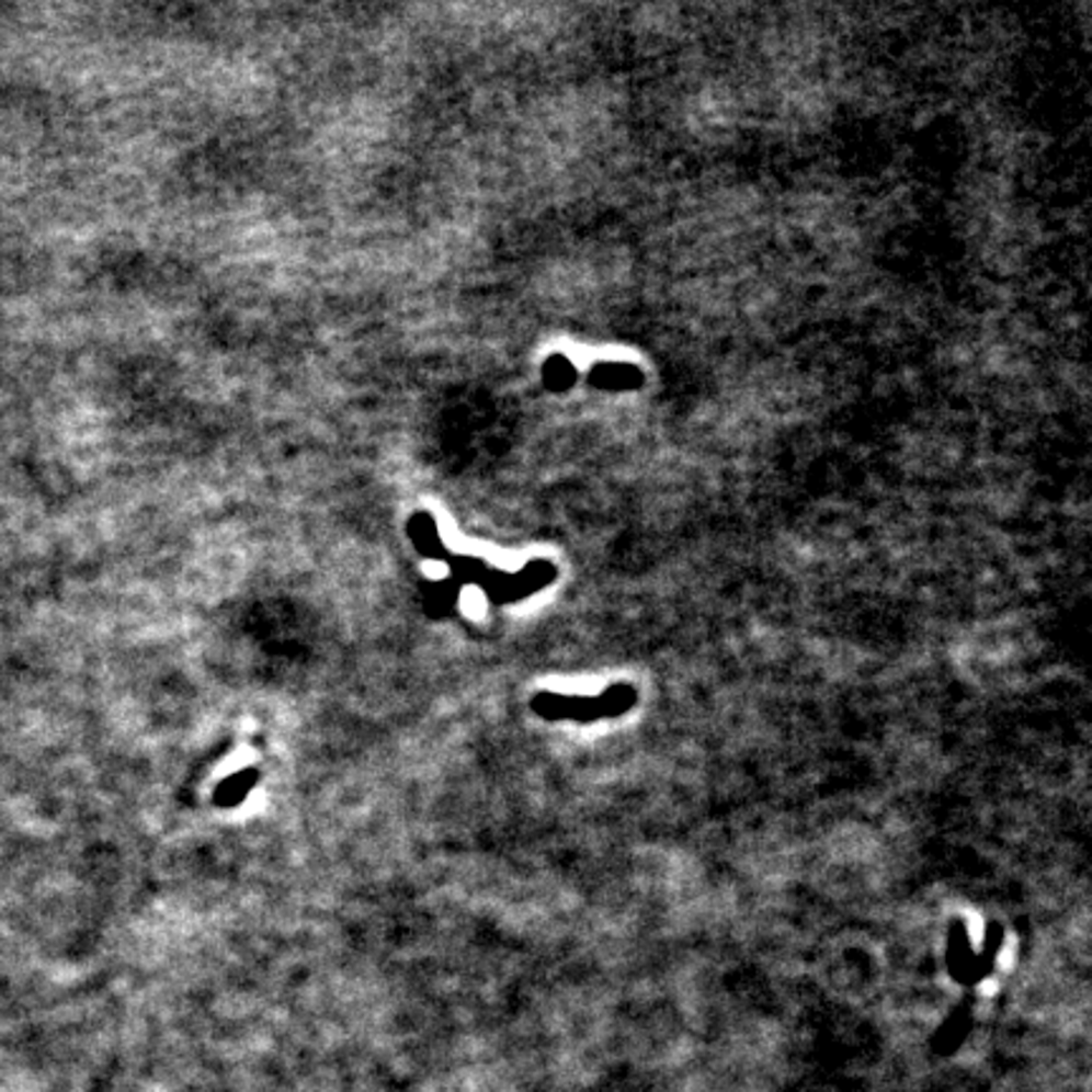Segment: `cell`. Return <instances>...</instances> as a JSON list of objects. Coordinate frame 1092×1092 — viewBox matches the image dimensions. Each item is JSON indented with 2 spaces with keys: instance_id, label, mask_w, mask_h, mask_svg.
Wrapping results in <instances>:
<instances>
[{
  "instance_id": "3957f363",
  "label": "cell",
  "mask_w": 1092,
  "mask_h": 1092,
  "mask_svg": "<svg viewBox=\"0 0 1092 1092\" xmlns=\"http://www.w3.org/2000/svg\"><path fill=\"white\" fill-rule=\"evenodd\" d=\"M590 383L598 390H610V393H625V390H637L642 385V369L637 364L630 362H598L590 369Z\"/></svg>"
},
{
  "instance_id": "8992f818",
  "label": "cell",
  "mask_w": 1092,
  "mask_h": 1092,
  "mask_svg": "<svg viewBox=\"0 0 1092 1092\" xmlns=\"http://www.w3.org/2000/svg\"><path fill=\"white\" fill-rule=\"evenodd\" d=\"M542 379L546 385V390L551 393H567L572 390L577 383V367L575 362L567 357V354H551L542 364Z\"/></svg>"
},
{
  "instance_id": "5b68a950",
  "label": "cell",
  "mask_w": 1092,
  "mask_h": 1092,
  "mask_svg": "<svg viewBox=\"0 0 1092 1092\" xmlns=\"http://www.w3.org/2000/svg\"><path fill=\"white\" fill-rule=\"evenodd\" d=\"M460 592H463V587L451 577L437 579V582H430L423 592L425 612L430 617H437V619L448 617L451 612L455 610V605H458Z\"/></svg>"
},
{
  "instance_id": "6da1fadb",
  "label": "cell",
  "mask_w": 1092,
  "mask_h": 1092,
  "mask_svg": "<svg viewBox=\"0 0 1092 1092\" xmlns=\"http://www.w3.org/2000/svg\"><path fill=\"white\" fill-rule=\"evenodd\" d=\"M557 577V567L546 559H534L532 565H526L519 572H501V569L488 567V572L484 577V582L478 584L484 590V594L493 605H511V602H521L526 598H532L534 592H539L542 587H546L551 579Z\"/></svg>"
},
{
  "instance_id": "52a82bcc",
  "label": "cell",
  "mask_w": 1092,
  "mask_h": 1092,
  "mask_svg": "<svg viewBox=\"0 0 1092 1092\" xmlns=\"http://www.w3.org/2000/svg\"><path fill=\"white\" fill-rule=\"evenodd\" d=\"M445 565H448L451 579H455V582H458L460 587H466V584L478 587L484 582L488 567H491V565H486L484 559L466 557V554H451V559L445 561Z\"/></svg>"
},
{
  "instance_id": "277c9868",
  "label": "cell",
  "mask_w": 1092,
  "mask_h": 1092,
  "mask_svg": "<svg viewBox=\"0 0 1092 1092\" xmlns=\"http://www.w3.org/2000/svg\"><path fill=\"white\" fill-rule=\"evenodd\" d=\"M259 776L261 774L255 766H248V769H241V772L226 776V780L218 784V789H215V794H213L215 807L234 809L238 805H243V801L251 797V792L255 787V782H259Z\"/></svg>"
},
{
  "instance_id": "7a4b0ae2",
  "label": "cell",
  "mask_w": 1092,
  "mask_h": 1092,
  "mask_svg": "<svg viewBox=\"0 0 1092 1092\" xmlns=\"http://www.w3.org/2000/svg\"><path fill=\"white\" fill-rule=\"evenodd\" d=\"M408 536L416 549L423 554L430 561H448L451 549L445 546L441 528H437V521L428 511H416L408 521Z\"/></svg>"
}]
</instances>
